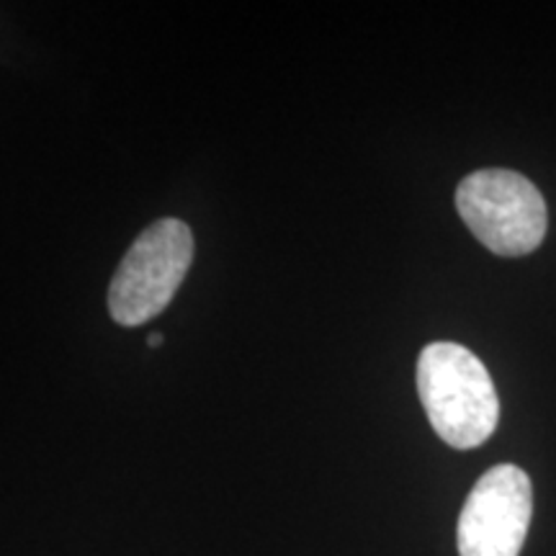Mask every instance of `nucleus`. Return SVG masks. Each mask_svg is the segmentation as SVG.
<instances>
[{
    "label": "nucleus",
    "mask_w": 556,
    "mask_h": 556,
    "mask_svg": "<svg viewBox=\"0 0 556 556\" xmlns=\"http://www.w3.org/2000/svg\"><path fill=\"white\" fill-rule=\"evenodd\" d=\"M417 392L430 426L448 446L477 448L495 433L500 420L495 381L469 348L428 345L417 361Z\"/></svg>",
    "instance_id": "obj_1"
},
{
    "label": "nucleus",
    "mask_w": 556,
    "mask_h": 556,
    "mask_svg": "<svg viewBox=\"0 0 556 556\" xmlns=\"http://www.w3.org/2000/svg\"><path fill=\"white\" fill-rule=\"evenodd\" d=\"M193 261V235L186 222L163 217L127 250L109 287L111 319L139 328L155 319L176 296Z\"/></svg>",
    "instance_id": "obj_2"
},
{
    "label": "nucleus",
    "mask_w": 556,
    "mask_h": 556,
    "mask_svg": "<svg viewBox=\"0 0 556 556\" xmlns=\"http://www.w3.org/2000/svg\"><path fill=\"white\" fill-rule=\"evenodd\" d=\"M456 206L475 238L505 258L533 253L544 242L546 201L520 173H471L458 184Z\"/></svg>",
    "instance_id": "obj_3"
},
{
    "label": "nucleus",
    "mask_w": 556,
    "mask_h": 556,
    "mask_svg": "<svg viewBox=\"0 0 556 556\" xmlns=\"http://www.w3.org/2000/svg\"><path fill=\"white\" fill-rule=\"evenodd\" d=\"M533 516L531 479L516 464L492 467L469 492L458 516L462 556H520Z\"/></svg>",
    "instance_id": "obj_4"
},
{
    "label": "nucleus",
    "mask_w": 556,
    "mask_h": 556,
    "mask_svg": "<svg viewBox=\"0 0 556 556\" xmlns=\"http://www.w3.org/2000/svg\"><path fill=\"white\" fill-rule=\"evenodd\" d=\"M148 343H150V348H157L160 343H163V336H157V332H152V336L148 338Z\"/></svg>",
    "instance_id": "obj_5"
}]
</instances>
